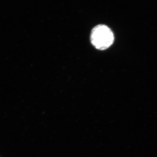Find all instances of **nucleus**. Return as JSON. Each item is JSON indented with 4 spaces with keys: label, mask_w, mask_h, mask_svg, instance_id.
<instances>
[{
    "label": "nucleus",
    "mask_w": 157,
    "mask_h": 157,
    "mask_svg": "<svg viewBox=\"0 0 157 157\" xmlns=\"http://www.w3.org/2000/svg\"><path fill=\"white\" fill-rule=\"evenodd\" d=\"M90 40L97 49L104 50L109 48L114 41V36L111 30L107 26L99 25L92 30Z\"/></svg>",
    "instance_id": "nucleus-1"
}]
</instances>
